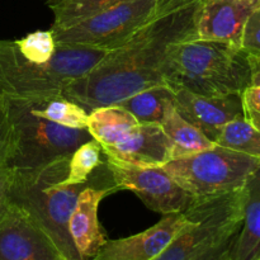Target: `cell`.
I'll return each instance as SVG.
<instances>
[{"instance_id": "cb8c5ba5", "label": "cell", "mask_w": 260, "mask_h": 260, "mask_svg": "<svg viewBox=\"0 0 260 260\" xmlns=\"http://www.w3.org/2000/svg\"><path fill=\"white\" fill-rule=\"evenodd\" d=\"M241 50L249 56L260 57V7L246 20L241 38Z\"/></svg>"}, {"instance_id": "5bb4252c", "label": "cell", "mask_w": 260, "mask_h": 260, "mask_svg": "<svg viewBox=\"0 0 260 260\" xmlns=\"http://www.w3.org/2000/svg\"><path fill=\"white\" fill-rule=\"evenodd\" d=\"M172 89L178 113L213 142L226 123L244 117L241 94L203 96L183 88Z\"/></svg>"}, {"instance_id": "ffe728a7", "label": "cell", "mask_w": 260, "mask_h": 260, "mask_svg": "<svg viewBox=\"0 0 260 260\" xmlns=\"http://www.w3.org/2000/svg\"><path fill=\"white\" fill-rule=\"evenodd\" d=\"M33 113L69 128L86 129L89 112L63 95L41 101H25Z\"/></svg>"}, {"instance_id": "1f68e13d", "label": "cell", "mask_w": 260, "mask_h": 260, "mask_svg": "<svg viewBox=\"0 0 260 260\" xmlns=\"http://www.w3.org/2000/svg\"><path fill=\"white\" fill-rule=\"evenodd\" d=\"M45 2H48V0H45Z\"/></svg>"}, {"instance_id": "30bf717a", "label": "cell", "mask_w": 260, "mask_h": 260, "mask_svg": "<svg viewBox=\"0 0 260 260\" xmlns=\"http://www.w3.org/2000/svg\"><path fill=\"white\" fill-rule=\"evenodd\" d=\"M107 161L96 169L95 177L79 194L78 202L69 221V231L81 260H93L107 243L106 234L98 220V208L102 200L117 192Z\"/></svg>"}, {"instance_id": "9c48e42d", "label": "cell", "mask_w": 260, "mask_h": 260, "mask_svg": "<svg viewBox=\"0 0 260 260\" xmlns=\"http://www.w3.org/2000/svg\"><path fill=\"white\" fill-rule=\"evenodd\" d=\"M106 161L118 189L134 192L154 212L161 215L184 212L196 200L162 167H132L107 157Z\"/></svg>"}, {"instance_id": "3957f363", "label": "cell", "mask_w": 260, "mask_h": 260, "mask_svg": "<svg viewBox=\"0 0 260 260\" xmlns=\"http://www.w3.org/2000/svg\"><path fill=\"white\" fill-rule=\"evenodd\" d=\"M68 159L32 170H13L10 205L27 213L53 241L65 260H81L69 231V221L78 197L94 180L81 184H63Z\"/></svg>"}, {"instance_id": "44dd1931", "label": "cell", "mask_w": 260, "mask_h": 260, "mask_svg": "<svg viewBox=\"0 0 260 260\" xmlns=\"http://www.w3.org/2000/svg\"><path fill=\"white\" fill-rule=\"evenodd\" d=\"M121 2L123 0H48L46 4L53 13L51 29L73 27Z\"/></svg>"}, {"instance_id": "6da1fadb", "label": "cell", "mask_w": 260, "mask_h": 260, "mask_svg": "<svg viewBox=\"0 0 260 260\" xmlns=\"http://www.w3.org/2000/svg\"><path fill=\"white\" fill-rule=\"evenodd\" d=\"M200 0H162L151 20L126 45L107 53L62 95L86 111L119 103L165 81L170 56L179 43L196 38Z\"/></svg>"}, {"instance_id": "ba28073f", "label": "cell", "mask_w": 260, "mask_h": 260, "mask_svg": "<svg viewBox=\"0 0 260 260\" xmlns=\"http://www.w3.org/2000/svg\"><path fill=\"white\" fill-rule=\"evenodd\" d=\"M162 0H123L73 27L52 30L60 45L111 51L126 45L160 9Z\"/></svg>"}, {"instance_id": "7a4b0ae2", "label": "cell", "mask_w": 260, "mask_h": 260, "mask_svg": "<svg viewBox=\"0 0 260 260\" xmlns=\"http://www.w3.org/2000/svg\"><path fill=\"white\" fill-rule=\"evenodd\" d=\"M107 53L60 45L51 29L36 30L18 40H0V95L14 101L62 95Z\"/></svg>"}, {"instance_id": "2e32d148", "label": "cell", "mask_w": 260, "mask_h": 260, "mask_svg": "<svg viewBox=\"0 0 260 260\" xmlns=\"http://www.w3.org/2000/svg\"><path fill=\"white\" fill-rule=\"evenodd\" d=\"M260 255V164L244 187V216L233 250V260Z\"/></svg>"}, {"instance_id": "ac0fdd59", "label": "cell", "mask_w": 260, "mask_h": 260, "mask_svg": "<svg viewBox=\"0 0 260 260\" xmlns=\"http://www.w3.org/2000/svg\"><path fill=\"white\" fill-rule=\"evenodd\" d=\"M160 126L173 144V159L196 154L216 145L205 134L183 118L175 109L174 104L167 109Z\"/></svg>"}, {"instance_id": "277c9868", "label": "cell", "mask_w": 260, "mask_h": 260, "mask_svg": "<svg viewBox=\"0 0 260 260\" xmlns=\"http://www.w3.org/2000/svg\"><path fill=\"white\" fill-rule=\"evenodd\" d=\"M169 88H183L203 96L241 94L250 86L248 53L241 47L200 38L179 43L165 74Z\"/></svg>"}, {"instance_id": "484cf974", "label": "cell", "mask_w": 260, "mask_h": 260, "mask_svg": "<svg viewBox=\"0 0 260 260\" xmlns=\"http://www.w3.org/2000/svg\"><path fill=\"white\" fill-rule=\"evenodd\" d=\"M12 150V127L3 98L0 96V167L7 165Z\"/></svg>"}, {"instance_id": "e0dca14e", "label": "cell", "mask_w": 260, "mask_h": 260, "mask_svg": "<svg viewBox=\"0 0 260 260\" xmlns=\"http://www.w3.org/2000/svg\"><path fill=\"white\" fill-rule=\"evenodd\" d=\"M139 124L128 111L112 104L89 111L86 129L91 139L98 141L102 147H107L121 141Z\"/></svg>"}, {"instance_id": "5b68a950", "label": "cell", "mask_w": 260, "mask_h": 260, "mask_svg": "<svg viewBox=\"0 0 260 260\" xmlns=\"http://www.w3.org/2000/svg\"><path fill=\"white\" fill-rule=\"evenodd\" d=\"M2 98L12 127L7 167L13 170L40 169L68 159L81 144L91 140L88 129L69 128L37 116L25 101Z\"/></svg>"}, {"instance_id": "4dcf8cb0", "label": "cell", "mask_w": 260, "mask_h": 260, "mask_svg": "<svg viewBox=\"0 0 260 260\" xmlns=\"http://www.w3.org/2000/svg\"><path fill=\"white\" fill-rule=\"evenodd\" d=\"M254 260H260V255L258 256V258H256V259H254Z\"/></svg>"}, {"instance_id": "d4e9b609", "label": "cell", "mask_w": 260, "mask_h": 260, "mask_svg": "<svg viewBox=\"0 0 260 260\" xmlns=\"http://www.w3.org/2000/svg\"><path fill=\"white\" fill-rule=\"evenodd\" d=\"M244 118L260 132V86H249L241 93Z\"/></svg>"}, {"instance_id": "7402d4cb", "label": "cell", "mask_w": 260, "mask_h": 260, "mask_svg": "<svg viewBox=\"0 0 260 260\" xmlns=\"http://www.w3.org/2000/svg\"><path fill=\"white\" fill-rule=\"evenodd\" d=\"M215 144L260 159V132L244 117L226 123L221 128Z\"/></svg>"}, {"instance_id": "603a6c76", "label": "cell", "mask_w": 260, "mask_h": 260, "mask_svg": "<svg viewBox=\"0 0 260 260\" xmlns=\"http://www.w3.org/2000/svg\"><path fill=\"white\" fill-rule=\"evenodd\" d=\"M106 160L101 144L95 140L81 144L69 157L68 175L62 180L63 184H81L88 182L93 173Z\"/></svg>"}, {"instance_id": "4fadbf2b", "label": "cell", "mask_w": 260, "mask_h": 260, "mask_svg": "<svg viewBox=\"0 0 260 260\" xmlns=\"http://www.w3.org/2000/svg\"><path fill=\"white\" fill-rule=\"evenodd\" d=\"M258 7L249 0H200L194 15L196 36L241 47L246 20Z\"/></svg>"}, {"instance_id": "f546056e", "label": "cell", "mask_w": 260, "mask_h": 260, "mask_svg": "<svg viewBox=\"0 0 260 260\" xmlns=\"http://www.w3.org/2000/svg\"><path fill=\"white\" fill-rule=\"evenodd\" d=\"M249 2H251V3H255V4H259V5H260V0H249Z\"/></svg>"}, {"instance_id": "4316f807", "label": "cell", "mask_w": 260, "mask_h": 260, "mask_svg": "<svg viewBox=\"0 0 260 260\" xmlns=\"http://www.w3.org/2000/svg\"><path fill=\"white\" fill-rule=\"evenodd\" d=\"M13 169L2 165L0 167V221L7 216L12 205H10V185L13 180Z\"/></svg>"}, {"instance_id": "9a60e30c", "label": "cell", "mask_w": 260, "mask_h": 260, "mask_svg": "<svg viewBox=\"0 0 260 260\" xmlns=\"http://www.w3.org/2000/svg\"><path fill=\"white\" fill-rule=\"evenodd\" d=\"M102 149L107 159L132 167H164L173 160L172 141L157 123H140L121 141Z\"/></svg>"}, {"instance_id": "8fae6325", "label": "cell", "mask_w": 260, "mask_h": 260, "mask_svg": "<svg viewBox=\"0 0 260 260\" xmlns=\"http://www.w3.org/2000/svg\"><path fill=\"white\" fill-rule=\"evenodd\" d=\"M0 260H65L47 234L12 206L0 221Z\"/></svg>"}, {"instance_id": "52a82bcc", "label": "cell", "mask_w": 260, "mask_h": 260, "mask_svg": "<svg viewBox=\"0 0 260 260\" xmlns=\"http://www.w3.org/2000/svg\"><path fill=\"white\" fill-rule=\"evenodd\" d=\"M190 221L154 260H196L243 225L244 189L196 198L187 208Z\"/></svg>"}, {"instance_id": "f1b7e54d", "label": "cell", "mask_w": 260, "mask_h": 260, "mask_svg": "<svg viewBox=\"0 0 260 260\" xmlns=\"http://www.w3.org/2000/svg\"><path fill=\"white\" fill-rule=\"evenodd\" d=\"M250 65V86H260V57L249 56Z\"/></svg>"}, {"instance_id": "7c38bea8", "label": "cell", "mask_w": 260, "mask_h": 260, "mask_svg": "<svg viewBox=\"0 0 260 260\" xmlns=\"http://www.w3.org/2000/svg\"><path fill=\"white\" fill-rule=\"evenodd\" d=\"M189 221L187 210L164 215L156 225L142 233L107 240L93 260H154Z\"/></svg>"}, {"instance_id": "d6986e66", "label": "cell", "mask_w": 260, "mask_h": 260, "mask_svg": "<svg viewBox=\"0 0 260 260\" xmlns=\"http://www.w3.org/2000/svg\"><path fill=\"white\" fill-rule=\"evenodd\" d=\"M174 104V91L169 86H154L123 99L117 106L128 111L139 123L160 124L164 114Z\"/></svg>"}, {"instance_id": "83f0119b", "label": "cell", "mask_w": 260, "mask_h": 260, "mask_svg": "<svg viewBox=\"0 0 260 260\" xmlns=\"http://www.w3.org/2000/svg\"><path fill=\"white\" fill-rule=\"evenodd\" d=\"M238 235L239 234H236V235H233L226 239V240L221 241L220 244L211 248L210 250L203 253L200 258L196 260H233L234 245H235Z\"/></svg>"}, {"instance_id": "8992f818", "label": "cell", "mask_w": 260, "mask_h": 260, "mask_svg": "<svg viewBox=\"0 0 260 260\" xmlns=\"http://www.w3.org/2000/svg\"><path fill=\"white\" fill-rule=\"evenodd\" d=\"M259 164L260 159L215 145L162 168L193 198H208L244 189Z\"/></svg>"}]
</instances>
